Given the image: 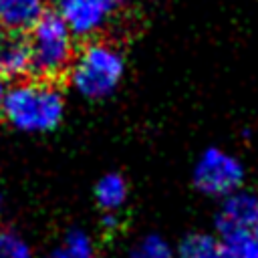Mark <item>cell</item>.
Returning a JSON list of instances; mask_svg holds the SVG:
<instances>
[{"label": "cell", "instance_id": "14", "mask_svg": "<svg viewBox=\"0 0 258 258\" xmlns=\"http://www.w3.org/2000/svg\"><path fill=\"white\" fill-rule=\"evenodd\" d=\"M0 258H34V254L20 234L0 230Z\"/></svg>", "mask_w": 258, "mask_h": 258}, {"label": "cell", "instance_id": "12", "mask_svg": "<svg viewBox=\"0 0 258 258\" xmlns=\"http://www.w3.org/2000/svg\"><path fill=\"white\" fill-rule=\"evenodd\" d=\"M220 258H258V240L252 230L224 234L220 238Z\"/></svg>", "mask_w": 258, "mask_h": 258}, {"label": "cell", "instance_id": "1", "mask_svg": "<svg viewBox=\"0 0 258 258\" xmlns=\"http://www.w3.org/2000/svg\"><path fill=\"white\" fill-rule=\"evenodd\" d=\"M2 115L14 129L24 133L52 131L64 115L62 91L44 79L18 81L6 91Z\"/></svg>", "mask_w": 258, "mask_h": 258}, {"label": "cell", "instance_id": "2", "mask_svg": "<svg viewBox=\"0 0 258 258\" xmlns=\"http://www.w3.org/2000/svg\"><path fill=\"white\" fill-rule=\"evenodd\" d=\"M67 73L77 95L97 101L109 97L119 87L125 75V58L115 44L91 40L75 54Z\"/></svg>", "mask_w": 258, "mask_h": 258}, {"label": "cell", "instance_id": "13", "mask_svg": "<svg viewBox=\"0 0 258 258\" xmlns=\"http://www.w3.org/2000/svg\"><path fill=\"white\" fill-rule=\"evenodd\" d=\"M127 258H175V248L159 234H147L129 248Z\"/></svg>", "mask_w": 258, "mask_h": 258}, {"label": "cell", "instance_id": "5", "mask_svg": "<svg viewBox=\"0 0 258 258\" xmlns=\"http://www.w3.org/2000/svg\"><path fill=\"white\" fill-rule=\"evenodd\" d=\"M56 12L75 38H91L105 26L109 8L103 0H56Z\"/></svg>", "mask_w": 258, "mask_h": 258}, {"label": "cell", "instance_id": "10", "mask_svg": "<svg viewBox=\"0 0 258 258\" xmlns=\"http://www.w3.org/2000/svg\"><path fill=\"white\" fill-rule=\"evenodd\" d=\"M48 258H95V242L85 230L71 228L50 250Z\"/></svg>", "mask_w": 258, "mask_h": 258}, {"label": "cell", "instance_id": "3", "mask_svg": "<svg viewBox=\"0 0 258 258\" xmlns=\"http://www.w3.org/2000/svg\"><path fill=\"white\" fill-rule=\"evenodd\" d=\"M28 46L32 73L44 81L67 73L75 58V36L56 10L44 12L30 28Z\"/></svg>", "mask_w": 258, "mask_h": 258}, {"label": "cell", "instance_id": "6", "mask_svg": "<svg viewBox=\"0 0 258 258\" xmlns=\"http://www.w3.org/2000/svg\"><path fill=\"white\" fill-rule=\"evenodd\" d=\"M256 218H258V196L244 189H236L224 198L220 212L216 216V230L220 232V236L230 232L252 230Z\"/></svg>", "mask_w": 258, "mask_h": 258}, {"label": "cell", "instance_id": "8", "mask_svg": "<svg viewBox=\"0 0 258 258\" xmlns=\"http://www.w3.org/2000/svg\"><path fill=\"white\" fill-rule=\"evenodd\" d=\"M46 12L44 0H0V26L6 32L30 30Z\"/></svg>", "mask_w": 258, "mask_h": 258}, {"label": "cell", "instance_id": "15", "mask_svg": "<svg viewBox=\"0 0 258 258\" xmlns=\"http://www.w3.org/2000/svg\"><path fill=\"white\" fill-rule=\"evenodd\" d=\"M117 218H115V214H105V218H103V226L105 228H109V230H113V228H117Z\"/></svg>", "mask_w": 258, "mask_h": 258}, {"label": "cell", "instance_id": "4", "mask_svg": "<svg viewBox=\"0 0 258 258\" xmlns=\"http://www.w3.org/2000/svg\"><path fill=\"white\" fill-rule=\"evenodd\" d=\"M194 185L212 198H226L232 191L240 189L246 177V169L242 161L228 153L222 147H208L196 161L194 171Z\"/></svg>", "mask_w": 258, "mask_h": 258}, {"label": "cell", "instance_id": "18", "mask_svg": "<svg viewBox=\"0 0 258 258\" xmlns=\"http://www.w3.org/2000/svg\"><path fill=\"white\" fill-rule=\"evenodd\" d=\"M0 210H2V196H0Z\"/></svg>", "mask_w": 258, "mask_h": 258}, {"label": "cell", "instance_id": "16", "mask_svg": "<svg viewBox=\"0 0 258 258\" xmlns=\"http://www.w3.org/2000/svg\"><path fill=\"white\" fill-rule=\"evenodd\" d=\"M6 91H8V87H6V79H4L2 75H0V113H2V103H4Z\"/></svg>", "mask_w": 258, "mask_h": 258}, {"label": "cell", "instance_id": "9", "mask_svg": "<svg viewBox=\"0 0 258 258\" xmlns=\"http://www.w3.org/2000/svg\"><path fill=\"white\" fill-rule=\"evenodd\" d=\"M129 196V185L125 177L117 171H109L103 177H99L95 185V202L105 214H115L119 212Z\"/></svg>", "mask_w": 258, "mask_h": 258}, {"label": "cell", "instance_id": "17", "mask_svg": "<svg viewBox=\"0 0 258 258\" xmlns=\"http://www.w3.org/2000/svg\"><path fill=\"white\" fill-rule=\"evenodd\" d=\"M252 234H254L256 240H258V218H256V222H254V226H252Z\"/></svg>", "mask_w": 258, "mask_h": 258}, {"label": "cell", "instance_id": "11", "mask_svg": "<svg viewBox=\"0 0 258 258\" xmlns=\"http://www.w3.org/2000/svg\"><path fill=\"white\" fill-rule=\"evenodd\" d=\"M175 258H220V238L191 232L175 246Z\"/></svg>", "mask_w": 258, "mask_h": 258}, {"label": "cell", "instance_id": "7", "mask_svg": "<svg viewBox=\"0 0 258 258\" xmlns=\"http://www.w3.org/2000/svg\"><path fill=\"white\" fill-rule=\"evenodd\" d=\"M32 73V58L28 40L20 34L8 32L0 38V75L6 81H20Z\"/></svg>", "mask_w": 258, "mask_h": 258}]
</instances>
